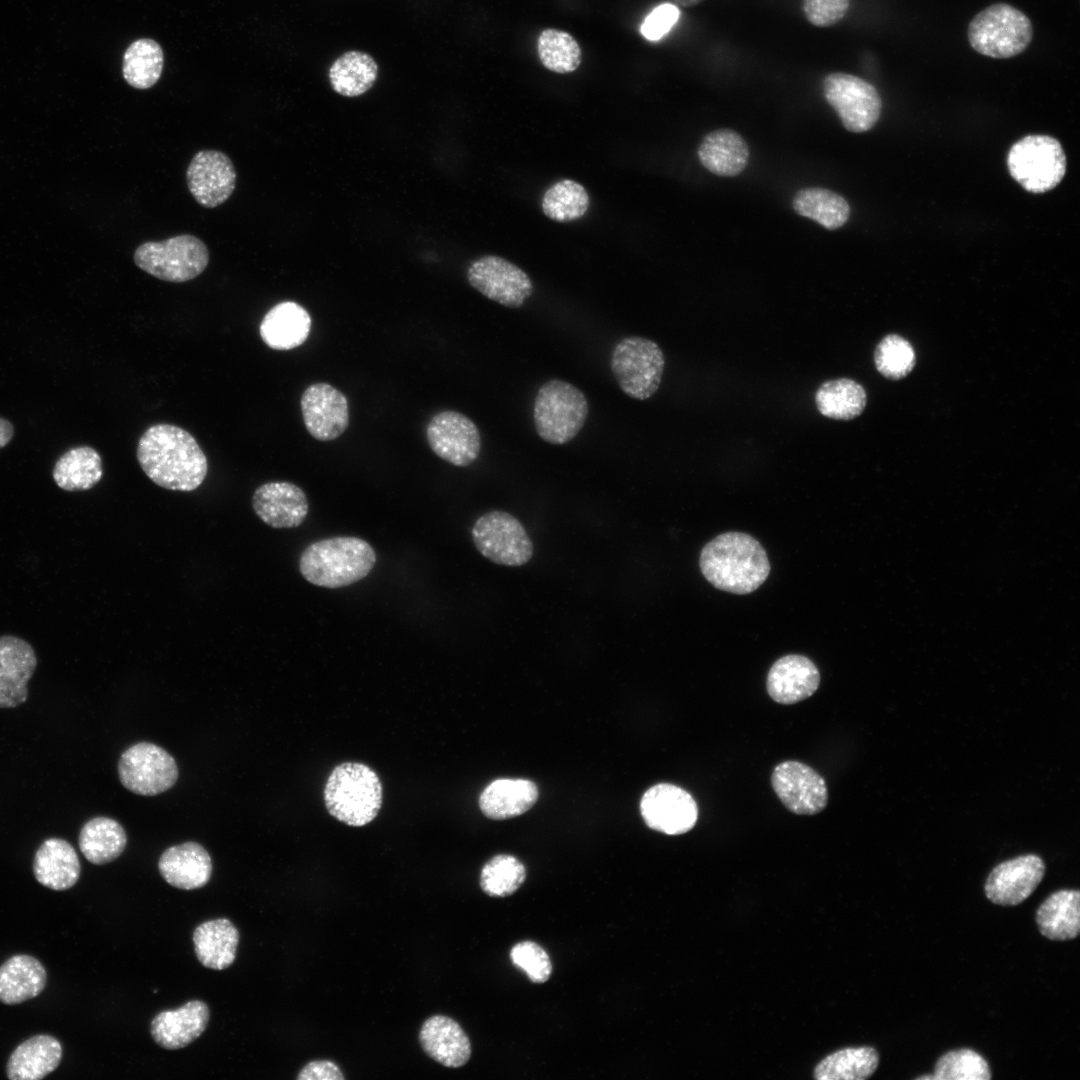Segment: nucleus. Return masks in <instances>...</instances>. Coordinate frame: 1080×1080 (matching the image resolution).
I'll return each mask as SVG.
<instances>
[{
  "instance_id": "nucleus-1",
  "label": "nucleus",
  "mask_w": 1080,
  "mask_h": 1080,
  "mask_svg": "<svg viewBox=\"0 0 1080 1080\" xmlns=\"http://www.w3.org/2000/svg\"><path fill=\"white\" fill-rule=\"evenodd\" d=\"M136 455L147 477L165 489L193 491L207 475L203 450L188 431L175 425L149 427L138 441Z\"/></svg>"
},
{
  "instance_id": "nucleus-2",
  "label": "nucleus",
  "mask_w": 1080,
  "mask_h": 1080,
  "mask_svg": "<svg viewBox=\"0 0 1080 1080\" xmlns=\"http://www.w3.org/2000/svg\"><path fill=\"white\" fill-rule=\"evenodd\" d=\"M699 566L715 588L738 595L757 590L770 573L763 546L742 532H726L708 542L701 551Z\"/></svg>"
},
{
  "instance_id": "nucleus-3",
  "label": "nucleus",
  "mask_w": 1080,
  "mask_h": 1080,
  "mask_svg": "<svg viewBox=\"0 0 1080 1080\" xmlns=\"http://www.w3.org/2000/svg\"><path fill=\"white\" fill-rule=\"evenodd\" d=\"M375 563V551L367 541L341 536L310 544L300 556L299 570L309 583L335 589L360 581Z\"/></svg>"
},
{
  "instance_id": "nucleus-4",
  "label": "nucleus",
  "mask_w": 1080,
  "mask_h": 1080,
  "mask_svg": "<svg viewBox=\"0 0 1080 1080\" xmlns=\"http://www.w3.org/2000/svg\"><path fill=\"white\" fill-rule=\"evenodd\" d=\"M328 812L338 821L353 827L370 823L382 804V784L370 767L345 762L330 773L324 788Z\"/></svg>"
},
{
  "instance_id": "nucleus-5",
  "label": "nucleus",
  "mask_w": 1080,
  "mask_h": 1080,
  "mask_svg": "<svg viewBox=\"0 0 1080 1080\" xmlns=\"http://www.w3.org/2000/svg\"><path fill=\"white\" fill-rule=\"evenodd\" d=\"M589 413L584 393L573 384L551 379L538 389L534 400L533 418L539 437L553 445H562L575 438L583 428Z\"/></svg>"
},
{
  "instance_id": "nucleus-6",
  "label": "nucleus",
  "mask_w": 1080,
  "mask_h": 1080,
  "mask_svg": "<svg viewBox=\"0 0 1080 1080\" xmlns=\"http://www.w3.org/2000/svg\"><path fill=\"white\" fill-rule=\"evenodd\" d=\"M971 47L987 57L1006 59L1022 53L1033 37V26L1022 11L1007 3L992 4L968 25Z\"/></svg>"
},
{
  "instance_id": "nucleus-7",
  "label": "nucleus",
  "mask_w": 1080,
  "mask_h": 1080,
  "mask_svg": "<svg viewBox=\"0 0 1080 1080\" xmlns=\"http://www.w3.org/2000/svg\"><path fill=\"white\" fill-rule=\"evenodd\" d=\"M134 263L160 280L181 283L199 276L209 262L205 243L191 234H181L163 241H148L134 252Z\"/></svg>"
},
{
  "instance_id": "nucleus-8",
  "label": "nucleus",
  "mask_w": 1080,
  "mask_h": 1080,
  "mask_svg": "<svg viewBox=\"0 0 1080 1080\" xmlns=\"http://www.w3.org/2000/svg\"><path fill=\"white\" fill-rule=\"evenodd\" d=\"M1007 165L1011 176L1027 191L1044 193L1055 188L1066 172L1060 142L1047 135H1028L1010 148Z\"/></svg>"
},
{
  "instance_id": "nucleus-9",
  "label": "nucleus",
  "mask_w": 1080,
  "mask_h": 1080,
  "mask_svg": "<svg viewBox=\"0 0 1080 1080\" xmlns=\"http://www.w3.org/2000/svg\"><path fill=\"white\" fill-rule=\"evenodd\" d=\"M611 370L621 390L637 400L650 398L659 388L665 359L658 344L640 336L622 339L611 355Z\"/></svg>"
},
{
  "instance_id": "nucleus-10",
  "label": "nucleus",
  "mask_w": 1080,
  "mask_h": 1080,
  "mask_svg": "<svg viewBox=\"0 0 1080 1080\" xmlns=\"http://www.w3.org/2000/svg\"><path fill=\"white\" fill-rule=\"evenodd\" d=\"M477 550L491 562L503 566H522L533 556V543L520 521L505 511H491L479 517L472 527Z\"/></svg>"
},
{
  "instance_id": "nucleus-11",
  "label": "nucleus",
  "mask_w": 1080,
  "mask_h": 1080,
  "mask_svg": "<svg viewBox=\"0 0 1080 1080\" xmlns=\"http://www.w3.org/2000/svg\"><path fill=\"white\" fill-rule=\"evenodd\" d=\"M823 95L846 130H870L881 114V98L866 80L849 73L832 72L823 79Z\"/></svg>"
},
{
  "instance_id": "nucleus-12",
  "label": "nucleus",
  "mask_w": 1080,
  "mask_h": 1080,
  "mask_svg": "<svg viewBox=\"0 0 1080 1080\" xmlns=\"http://www.w3.org/2000/svg\"><path fill=\"white\" fill-rule=\"evenodd\" d=\"M119 779L129 791L155 796L170 789L178 778L174 758L162 747L140 742L126 749L118 762Z\"/></svg>"
},
{
  "instance_id": "nucleus-13",
  "label": "nucleus",
  "mask_w": 1080,
  "mask_h": 1080,
  "mask_svg": "<svg viewBox=\"0 0 1080 1080\" xmlns=\"http://www.w3.org/2000/svg\"><path fill=\"white\" fill-rule=\"evenodd\" d=\"M469 284L488 299L508 308H519L533 293L528 274L496 255H485L467 269Z\"/></svg>"
},
{
  "instance_id": "nucleus-14",
  "label": "nucleus",
  "mask_w": 1080,
  "mask_h": 1080,
  "mask_svg": "<svg viewBox=\"0 0 1080 1080\" xmlns=\"http://www.w3.org/2000/svg\"><path fill=\"white\" fill-rule=\"evenodd\" d=\"M426 437L439 458L459 467L472 464L481 450V436L476 424L456 411L435 414L427 425Z\"/></svg>"
},
{
  "instance_id": "nucleus-15",
  "label": "nucleus",
  "mask_w": 1080,
  "mask_h": 1080,
  "mask_svg": "<svg viewBox=\"0 0 1080 1080\" xmlns=\"http://www.w3.org/2000/svg\"><path fill=\"white\" fill-rule=\"evenodd\" d=\"M772 787L782 804L797 815H815L828 803L823 777L799 761L778 764L771 775Z\"/></svg>"
},
{
  "instance_id": "nucleus-16",
  "label": "nucleus",
  "mask_w": 1080,
  "mask_h": 1080,
  "mask_svg": "<svg viewBox=\"0 0 1080 1080\" xmlns=\"http://www.w3.org/2000/svg\"><path fill=\"white\" fill-rule=\"evenodd\" d=\"M640 811L649 828L668 835L690 831L698 819V807L692 795L669 783L649 788L641 798Z\"/></svg>"
},
{
  "instance_id": "nucleus-17",
  "label": "nucleus",
  "mask_w": 1080,
  "mask_h": 1080,
  "mask_svg": "<svg viewBox=\"0 0 1080 1080\" xmlns=\"http://www.w3.org/2000/svg\"><path fill=\"white\" fill-rule=\"evenodd\" d=\"M236 179L232 160L218 150L197 152L186 171L189 192L205 208H215L226 202L236 187Z\"/></svg>"
},
{
  "instance_id": "nucleus-18",
  "label": "nucleus",
  "mask_w": 1080,
  "mask_h": 1080,
  "mask_svg": "<svg viewBox=\"0 0 1080 1080\" xmlns=\"http://www.w3.org/2000/svg\"><path fill=\"white\" fill-rule=\"evenodd\" d=\"M1045 874V863L1035 854L1021 855L995 866L987 877V899L1001 906H1016L1037 888Z\"/></svg>"
},
{
  "instance_id": "nucleus-19",
  "label": "nucleus",
  "mask_w": 1080,
  "mask_h": 1080,
  "mask_svg": "<svg viewBox=\"0 0 1080 1080\" xmlns=\"http://www.w3.org/2000/svg\"><path fill=\"white\" fill-rule=\"evenodd\" d=\"M304 425L320 441L338 438L348 427L349 409L345 395L328 383L308 386L300 400Z\"/></svg>"
},
{
  "instance_id": "nucleus-20",
  "label": "nucleus",
  "mask_w": 1080,
  "mask_h": 1080,
  "mask_svg": "<svg viewBox=\"0 0 1080 1080\" xmlns=\"http://www.w3.org/2000/svg\"><path fill=\"white\" fill-rule=\"evenodd\" d=\"M36 666L35 651L27 641L0 636V708H14L27 700V684Z\"/></svg>"
},
{
  "instance_id": "nucleus-21",
  "label": "nucleus",
  "mask_w": 1080,
  "mask_h": 1080,
  "mask_svg": "<svg viewBox=\"0 0 1080 1080\" xmlns=\"http://www.w3.org/2000/svg\"><path fill=\"white\" fill-rule=\"evenodd\" d=\"M256 515L273 528L300 526L309 509L304 491L286 481L268 482L260 485L252 497Z\"/></svg>"
},
{
  "instance_id": "nucleus-22",
  "label": "nucleus",
  "mask_w": 1080,
  "mask_h": 1080,
  "mask_svg": "<svg viewBox=\"0 0 1080 1080\" xmlns=\"http://www.w3.org/2000/svg\"><path fill=\"white\" fill-rule=\"evenodd\" d=\"M820 684L816 665L806 656L785 655L774 662L767 674L766 688L777 703L790 705L812 696Z\"/></svg>"
},
{
  "instance_id": "nucleus-23",
  "label": "nucleus",
  "mask_w": 1080,
  "mask_h": 1080,
  "mask_svg": "<svg viewBox=\"0 0 1080 1080\" xmlns=\"http://www.w3.org/2000/svg\"><path fill=\"white\" fill-rule=\"evenodd\" d=\"M209 1008L200 1000H192L175 1010L158 1013L151 1022L154 1041L164 1049L184 1048L196 1040L209 1022Z\"/></svg>"
},
{
  "instance_id": "nucleus-24",
  "label": "nucleus",
  "mask_w": 1080,
  "mask_h": 1080,
  "mask_svg": "<svg viewBox=\"0 0 1080 1080\" xmlns=\"http://www.w3.org/2000/svg\"><path fill=\"white\" fill-rule=\"evenodd\" d=\"M423 1051L445 1067L459 1068L471 1056V1043L462 1027L451 1017L434 1015L424 1021L419 1031Z\"/></svg>"
},
{
  "instance_id": "nucleus-25",
  "label": "nucleus",
  "mask_w": 1080,
  "mask_h": 1080,
  "mask_svg": "<svg viewBox=\"0 0 1080 1080\" xmlns=\"http://www.w3.org/2000/svg\"><path fill=\"white\" fill-rule=\"evenodd\" d=\"M158 868L168 884L193 890L209 882L212 860L203 846L190 841L167 848L160 856Z\"/></svg>"
},
{
  "instance_id": "nucleus-26",
  "label": "nucleus",
  "mask_w": 1080,
  "mask_h": 1080,
  "mask_svg": "<svg viewBox=\"0 0 1080 1080\" xmlns=\"http://www.w3.org/2000/svg\"><path fill=\"white\" fill-rule=\"evenodd\" d=\"M80 870L75 849L62 838L46 839L35 853L33 873L46 888L63 891L73 887L80 877Z\"/></svg>"
},
{
  "instance_id": "nucleus-27",
  "label": "nucleus",
  "mask_w": 1080,
  "mask_h": 1080,
  "mask_svg": "<svg viewBox=\"0 0 1080 1080\" xmlns=\"http://www.w3.org/2000/svg\"><path fill=\"white\" fill-rule=\"evenodd\" d=\"M62 1045L51 1035H35L10 1055L6 1074L10 1080H39L53 1072L62 1059Z\"/></svg>"
},
{
  "instance_id": "nucleus-28",
  "label": "nucleus",
  "mask_w": 1080,
  "mask_h": 1080,
  "mask_svg": "<svg viewBox=\"0 0 1080 1080\" xmlns=\"http://www.w3.org/2000/svg\"><path fill=\"white\" fill-rule=\"evenodd\" d=\"M749 154L746 141L729 128L716 129L706 134L697 151L701 164L721 177L739 175L748 164Z\"/></svg>"
},
{
  "instance_id": "nucleus-29",
  "label": "nucleus",
  "mask_w": 1080,
  "mask_h": 1080,
  "mask_svg": "<svg viewBox=\"0 0 1080 1080\" xmlns=\"http://www.w3.org/2000/svg\"><path fill=\"white\" fill-rule=\"evenodd\" d=\"M311 329V317L296 302L284 301L273 306L260 324L264 343L275 350H290L303 344Z\"/></svg>"
},
{
  "instance_id": "nucleus-30",
  "label": "nucleus",
  "mask_w": 1080,
  "mask_h": 1080,
  "mask_svg": "<svg viewBox=\"0 0 1080 1080\" xmlns=\"http://www.w3.org/2000/svg\"><path fill=\"white\" fill-rule=\"evenodd\" d=\"M538 799L536 784L526 779H497L486 786L479 797L482 813L493 820H504L528 811Z\"/></svg>"
},
{
  "instance_id": "nucleus-31",
  "label": "nucleus",
  "mask_w": 1080,
  "mask_h": 1080,
  "mask_svg": "<svg viewBox=\"0 0 1080 1080\" xmlns=\"http://www.w3.org/2000/svg\"><path fill=\"white\" fill-rule=\"evenodd\" d=\"M46 982V970L38 959L26 954L14 955L0 966V1002L16 1005L35 998Z\"/></svg>"
},
{
  "instance_id": "nucleus-32",
  "label": "nucleus",
  "mask_w": 1080,
  "mask_h": 1080,
  "mask_svg": "<svg viewBox=\"0 0 1080 1080\" xmlns=\"http://www.w3.org/2000/svg\"><path fill=\"white\" fill-rule=\"evenodd\" d=\"M193 942L197 959L204 967L224 970L235 960L239 931L229 919H213L196 927Z\"/></svg>"
},
{
  "instance_id": "nucleus-33",
  "label": "nucleus",
  "mask_w": 1080,
  "mask_h": 1080,
  "mask_svg": "<svg viewBox=\"0 0 1080 1080\" xmlns=\"http://www.w3.org/2000/svg\"><path fill=\"white\" fill-rule=\"evenodd\" d=\"M1039 932L1049 940L1075 939L1080 931V892L1062 889L1052 893L1036 912Z\"/></svg>"
},
{
  "instance_id": "nucleus-34",
  "label": "nucleus",
  "mask_w": 1080,
  "mask_h": 1080,
  "mask_svg": "<svg viewBox=\"0 0 1080 1080\" xmlns=\"http://www.w3.org/2000/svg\"><path fill=\"white\" fill-rule=\"evenodd\" d=\"M127 836L122 825L108 817H95L80 830L78 845L92 864L103 865L117 859L126 847Z\"/></svg>"
},
{
  "instance_id": "nucleus-35",
  "label": "nucleus",
  "mask_w": 1080,
  "mask_h": 1080,
  "mask_svg": "<svg viewBox=\"0 0 1080 1080\" xmlns=\"http://www.w3.org/2000/svg\"><path fill=\"white\" fill-rule=\"evenodd\" d=\"M52 476L65 491H84L94 487L103 476L99 453L90 446L74 447L55 462Z\"/></svg>"
},
{
  "instance_id": "nucleus-36",
  "label": "nucleus",
  "mask_w": 1080,
  "mask_h": 1080,
  "mask_svg": "<svg viewBox=\"0 0 1080 1080\" xmlns=\"http://www.w3.org/2000/svg\"><path fill=\"white\" fill-rule=\"evenodd\" d=\"M378 64L363 51L350 50L340 55L328 71L332 89L345 97L366 93L376 82Z\"/></svg>"
},
{
  "instance_id": "nucleus-37",
  "label": "nucleus",
  "mask_w": 1080,
  "mask_h": 1080,
  "mask_svg": "<svg viewBox=\"0 0 1080 1080\" xmlns=\"http://www.w3.org/2000/svg\"><path fill=\"white\" fill-rule=\"evenodd\" d=\"M879 1065V1054L870 1046L844 1048L822 1059L814 1068L816 1080H864Z\"/></svg>"
},
{
  "instance_id": "nucleus-38",
  "label": "nucleus",
  "mask_w": 1080,
  "mask_h": 1080,
  "mask_svg": "<svg viewBox=\"0 0 1080 1080\" xmlns=\"http://www.w3.org/2000/svg\"><path fill=\"white\" fill-rule=\"evenodd\" d=\"M792 207L798 215L816 221L827 230L842 227L850 215V206L844 197L820 187L799 190L792 200Z\"/></svg>"
},
{
  "instance_id": "nucleus-39",
  "label": "nucleus",
  "mask_w": 1080,
  "mask_h": 1080,
  "mask_svg": "<svg viewBox=\"0 0 1080 1080\" xmlns=\"http://www.w3.org/2000/svg\"><path fill=\"white\" fill-rule=\"evenodd\" d=\"M867 401L864 388L848 378L828 380L815 393L818 411L836 420H851L859 416Z\"/></svg>"
},
{
  "instance_id": "nucleus-40",
  "label": "nucleus",
  "mask_w": 1080,
  "mask_h": 1080,
  "mask_svg": "<svg viewBox=\"0 0 1080 1080\" xmlns=\"http://www.w3.org/2000/svg\"><path fill=\"white\" fill-rule=\"evenodd\" d=\"M164 65L161 46L153 39L141 38L126 49L122 60L125 81L136 89H148L159 80Z\"/></svg>"
},
{
  "instance_id": "nucleus-41",
  "label": "nucleus",
  "mask_w": 1080,
  "mask_h": 1080,
  "mask_svg": "<svg viewBox=\"0 0 1080 1080\" xmlns=\"http://www.w3.org/2000/svg\"><path fill=\"white\" fill-rule=\"evenodd\" d=\"M536 46L542 66L553 73H572L582 62L581 46L567 31L557 28L543 29L538 35Z\"/></svg>"
},
{
  "instance_id": "nucleus-42",
  "label": "nucleus",
  "mask_w": 1080,
  "mask_h": 1080,
  "mask_svg": "<svg viewBox=\"0 0 1080 1080\" xmlns=\"http://www.w3.org/2000/svg\"><path fill=\"white\" fill-rule=\"evenodd\" d=\"M589 205L590 198L585 187L571 179H563L551 185L541 200L544 215L561 223L580 219Z\"/></svg>"
},
{
  "instance_id": "nucleus-43",
  "label": "nucleus",
  "mask_w": 1080,
  "mask_h": 1080,
  "mask_svg": "<svg viewBox=\"0 0 1080 1080\" xmlns=\"http://www.w3.org/2000/svg\"><path fill=\"white\" fill-rule=\"evenodd\" d=\"M526 869L514 856L500 854L484 864L480 873V887L491 897L513 894L524 882Z\"/></svg>"
},
{
  "instance_id": "nucleus-44",
  "label": "nucleus",
  "mask_w": 1080,
  "mask_h": 1080,
  "mask_svg": "<svg viewBox=\"0 0 1080 1080\" xmlns=\"http://www.w3.org/2000/svg\"><path fill=\"white\" fill-rule=\"evenodd\" d=\"M933 1076L936 1080H989L992 1074L983 1056L963 1048L943 1054L934 1066Z\"/></svg>"
},
{
  "instance_id": "nucleus-45",
  "label": "nucleus",
  "mask_w": 1080,
  "mask_h": 1080,
  "mask_svg": "<svg viewBox=\"0 0 1080 1080\" xmlns=\"http://www.w3.org/2000/svg\"><path fill=\"white\" fill-rule=\"evenodd\" d=\"M916 356L911 344L903 337L890 334L877 345L874 363L877 370L886 378L900 379L911 372Z\"/></svg>"
},
{
  "instance_id": "nucleus-46",
  "label": "nucleus",
  "mask_w": 1080,
  "mask_h": 1080,
  "mask_svg": "<svg viewBox=\"0 0 1080 1080\" xmlns=\"http://www.w3.org/2000/svg\"><path fill=\"white\" fill-rule=\"evenodd\" d=\"M512 963L523 970L533 983L546 982L552 973V963L547 952L537 943L522 941L510 952Z\"/></svg>"
},
{
  "instance_id": "nucleus-47",
  "label": "nucleus",
  "mask_w": 1080,
  "mask_h": 1080,
  "mask_svg": "<svg viewBox=\"0 0 1080 1080\" xmlns=\"http://www.w3.org/2000/svg\"><path fill=\"white\" fill-rule=\"evenodd\" d=\"M850 0H803L802 11L813 26L830 27L842 20L849 10Z\"/></svg>"
},
{
  "instance_id": "nucleus-48",
  "label": "nucleus",
  "mask_w": 1080,
  "mask_h": 1080,
  "mask_svg": "<svg viewBox=\"0 0 1080 1080\" xmlns=\"http://www.w3.org/2000/svg\"><path fill=\"white\" fill-rule=\"evenodd\" d=\"M680 11L677 6L666 3L655 9L643 21L640 32L650 41L662 38L677 22Z\"/></svg>"
},
{
  "instance_id": "nucleus-49",
  "label": "nucleus",
  "mask_w": 1080,
  "mask_h": 1080,
  "mask_svg": "<svg viewBox=\"0 0 1080 1080\" xmlns=\"http://www.w3.org/2000/svg\"><path fill=\"white\" fill-rule=\"evenodd\" d=\"M341 1069L329 1060H315L307 1063L299 1072L298 1080H343Z\"/></svg>"
},
{
  "instance_id": "nucleus-50",
  "label": "nucleus",
  "mask_w": 1080,
  "mask_h": 1080,
  "mask_svg": "<svg viewBox=\"0 0 1080 1080\" xmlns=\"http://www.w3.org/2000/svg\"><path fill=\"white\" fill-rule=\"evenodd\" d=\"M14 435L11 422L0 417V449L6 446Z\"/></svg>"
},
{
  "instance_id": "nucleus-51",
  "label": "nucleus",
  "mask_w": 1080,
  "mask_h": 1080,
  "mask_svg": "<svg viewBox=\"0 0 1080 1080\" xmlns=\"http://www.w3.org/2000/svg\"><path fill=\"white\" fill-rule=\"evenodd\" d=\"M677 6L683 8H691L703 2L704 0H672Z\"/></svg>"
}]
</instances>
